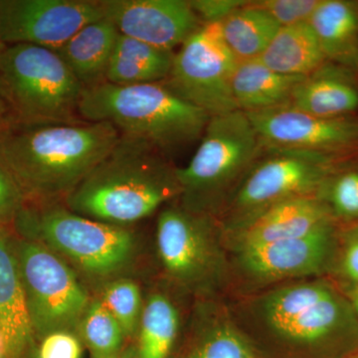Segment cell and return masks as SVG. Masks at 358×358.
<instances>
[{"mask_svg": "<svg viewBox=\"0 0 358 358\" xmlns=\"http://www.w3.org/2000/svg\"><path fill=\"white\" fill-rule=\"evenodd\" d=\"M121 138L107 122L11 124L0 133V155L23 195H69Z\"/></svg>", "mask_w": 358, "mask_h": 358, "instance_id": "cell-1", "label": "cell"}, {"mask_svg": "<svg viewBox=\"0 0 358 358\" xmlns=\"http://www.w3.org/2000/svg\"><path fill=\"white\" fill-rule=\"evenodd\" d=\"M243 326L275 343L346 358L358 352V317L345 294L320 280L275 287L241 308Z\"/></svg>", "mask_w": 358, "mask_h": 358, "instance_id": "cell-2", "label": "cell"}, {"mask_svg": "<svg viewBox=\"0 0 358 358\" xmlns=\"http://www.w3.org/2000/svg\"><path fill=\"white\" fill-rule=\"evenodd\" d=\"M176 169L147 141L121 134L113 150L67 196L71 210L122 225L148 217L180 195Z\"/></svg>", "mask_w": 358, "mask_h": 358, "instance_id": "cell-3", "label": "cell"}, {"mask_svg": "<svg viewBox=\"0 0 358 358\" xmlns=\"http://www.w3.org/2000/svg\"><path fill=\"white\" fill-rule=\"evenodd\" d=\"M79 115L86 122H110L121 134L147 141L166 157L200 140L210 120L164 82H103L85 88Z\"/></svg>", "mask_w": 358, "mask_h": 358, "instance_id": "cell-4", "label": "cell"}, {"mask_svg": "<svg viewBox=\"0 0 358 358\" xmlns=\"http://www.w3.org/2000/svg\"><path fill=\"white\" fill-rule=\"evenodd\" d=\"M84 89L56 51L31 44L0 49V94L13 124L83 121Z\"/></svg>", "mask_w": 358, "mask_h": 358, "instance_id": "cell-5", "label": "cell"}, {"mask_svg": "<svg viewBox=\"0 0 358 358\" xmlns=\"http://www.w3.org/2000/svg\"><path fill=\"white\" fill-rule=\"evenodd\" d=\"M262 150L243 110L211 117L192 159L176 171L183 207L209 215L222 208Z\"/></svg>", "mask_w": 358, "mask_h": 358, "instance_id": "cell-6", "label": "cell"}, {"mask_svg": "<svg viewBox=\"0 0 358 358\" xmlns=\"http://www.w3.org/2000/svg\"><path fill=\"white\" fill-rule=\"evenodd\" d=\"M237 186L227 202L230 227L264 209L296 197L317 195L334 173L329 155L268 150Z\"/></svg>", "mask_w": 358, "mask_h": 358, "instance_id": "cell-7", "label": "cell"}, {"mask_svg": "<svg viewBox=\"0 0 358 358\" xmlns=\"http://www.w3.org/2000/svg\"><path fill=\"white\" fill-rule=\"evenodd\" d=\"M237 60L224 41L219 23L201 26L174 53L164 83L209 117L238 110L232 94Z\"/></svg>", "mask_w": 358, "mask_h": 358, "instance_id": "cell-8", "label": "cell"}, {"mask_svg": "<svg viewBox=\"0 0 358 358\" xmlns=\"http://www.w3.org/2000/svg\"><path fill=\"white\" fill-rule=\"evenodd\" d=\"M18 263L33 329L59 331L86 313V292L58 257L38 245L23 244Z\"/></svg>", "mask_w": 358, "mask_h": 358, "instance_id": "cell-9", "label": "cell"}, {"mask_svg": "<svg viewBox=\"0 0 358 358\" xmlns=\"http://www.w3.org/2000/svg\"><path fill=\"white\" fill-rule=\"evenodd\" d=\"M157 248L167 272L189 285H210L223 277L225 260L209 214L171 207L157 220Z\"/></svg>", "mask_w": 358, "mask_h": 358, "instance_id": "cell-10", "label": "cell"}, {"mask_svg": "<svg viewBox=\"0 0 358 358\" xmlns=\"http://www.w3.org/2000/svg\"><path fill=\"white\" fill-rule=\"evenodd\" d=\"M37 229L46 243L95 274L119 270L133 254L134 237L128 230L65 209L45 210Z\"/></svg>", "mask_w": 358, "mask_h": 358, "instance_id": "cell-11", "label": "cell"}, {"mask_svg": "<svg viewBox=\"0 0 358 358\" xmlns=\"http://www.w3.org/2000/svg\"><path fill=\"white\" fill-rule=\"evenodd\" d=\"M101 18V0H0V44L58 51L84 26Z\"/></svg>", "mask_w": 358, "mask_h": 358, "instance_id": "cell-12", "label": "cell"}, {"mask_svg": "<svg viewBox=\"0 0 358 358\" xmlns=\"http://www.w3.org/2000/svg\"><path fill=\"white\" fill-rule=\"evenodd\" d=\"M253 124L261 147L267 150L329 155L358 145V121L350 117H322L282 106L245 113Z\"/></svg>", "mask_w": 358, "mask_h": 358, "instance_id": "cell-13", "label": "cell"}, {"mask_svg": "<svg viewBox=\"0 0 358 358\" xmlns=\"http://www.w3.org/2000/svg\"><path fill=\"white\" fill-rule=\"evenodd\" d=\"M334 221L306 236L237 250L242 274L259 284L307 279L322 274L336 250Z\"/></svg>", "mask_w": 358, "mask_h": 358, "instance_id": "cell-14", "label": "cell"}, {"mask_svg": "<svg viewBox=\"0 0 358 358\" xmlns=\"http://www.w3.org/2000/svg\"><path fill=\"white\" fill-rule=\"evenodd\" d=\"M120 34L157 48H179L201 26L189 0H101Z\"/></svg>", "mask_w": 358, "mask_h": 358, "instance_id": "cell-15", "label": "cell"}, {"mask_svg": "<svg viewBox=\"0 0 358 358\" xmlns=\"http://www.w3.org/2000/svg\"><path fill=\"white\" fill-rule=\"evenodd\" d=\"M334 218L317 195H308L272 205L230 229L237 251L306 236Z\"/></svg>", "mask_w": 358, "mask_h": 358, "instance_id": "cell-16", "label": "cell"}, {"mask_svg": "<svg viewBox=\"0 0 358 358\" xmlns=\"http://www.w3.org/2000/svg\"><path fill=\"white\" fill-rule=\"evenodd\" d=\"M289 105L317 117H350L358 109V83L353 71L327 61L301 80Z\"/></svg>", "mask_w": 358, "mask_h": 358, "instance_id": "cell-17", "label": "cell"}, {"mask_svg": "<svg viewBox=\"0 0 358 358\" xmlns=\"http://www.w3.org/2000/svg\"><path fill=\"white\" fill-rule=\"evenodd\" d=\"M329 62L358 69V2L320 0L308 20Z\"/></svg>", "mask_w": 358, "mask_h": 358, "instance_id": "cell-18", "label": "cell"}, {"mask_svg": "<svg viewBox=\"0 0 358 358\" xmlns=\"http://www.w3.org/2000/svg\"><path fill=\"white\" fill-rule=\"evenodd\" d=\"M120 33L106 18L84 26L57 53L85 88L105 82Z\"/></svg>", "mask_w": 358, "mask_h": 358, "instance_id": "cell-19", "label": "cell"}, {"mask_svg": "<svg viewBox=\"0 0 358 358\" xmlns=\"http://www.w3.org/2000/svg\"><path fill=\"white\" fill-rule=\"evenodd\" d=\"M305 77L291 76L270 69L259 59L237 62L232 94L238 110L258 112L291 103L296 87Z\"/></svg>", "mask_w": 358, "mask_h": 358, "instance_id": "cell-20", "label": "cell"}, {"mask_svg": "<svg viewBox=\"0 0 358 358\" xmlns=\"http://www.w3.org/2000/svg\"><path fill=\"white\" fill-rule=\"evenodd\" d=\"M32 331L20 263L0 237V334L4 350L17 355L31 341Z\"/></svg>", "mask_w": 358, "mask_h": 358, "instance_id": "cell-21", "label": "cell"}, {"mask_svg": "<svg viewBox=\"0 0 358 358\" xmlns=\"http://www.w3.org/2000/svg\"><path fill=\"white\" fill-rule=\"evenodd\" d=\"M174 52L120 34L105 82L129 86L166 81L173 68Z\"/></svg>", "mask_w": 358, "mask_h": 358, "instance_id": "cell-22", "label": "cell"}, {"mask_svg": "<svg viewBox=\"0 0 358 358\" xmlns=\"http://www.w3.org/2000/svg\"><path fill=\"white\" fill-rule=\"evenodd\" d=\"M259 60L275 72L301 77L312 74L327 61L308 22L280 28Z\"/></svg>", "mask_w": 358, "mask_h": 358, "instance_id": "cell-23", "label": "cell"}, {"mask_svg": "<svg viewBox=\"0 0 358 358\" xmlns=\"http://www.w3.org/2000/svg\"><path fill=\"white\" fill-rule=\"evenodd\" d=\"M219 24L224 41L237 62L260 58L281 28L253 1L236 9Z\"/></svg>", "mask_w": 358, "mask_h": 358, "instance_id": "cell-24", "label": "cell"}, {"mask_svg": "<svg viewBox=\"0 0 358 358\" xmlns=\"http://www.w3.org/2000/svg\"><path fill=\"white\" fill-rule=\"evenodd\" d=\"M178 326V312L173 301L164 294L150 296L141 317L140 357H169Z\"/></svg>", "mask_w": 358, "mask_h": 358, "instance_id": "cell-25", "label": "cell"}, {"mask_svg": "<svg viewBox=\"0 0 358 358\" xmlns=\"http://www.w3.org/2000/svg\"><path fill=\"white\" fill-rule=\"evenodd\" d=\"M210 326L188 358H258L250 339L232 320L219 317Z\"/></svg>", "mask_w": 358, "mask_h": 358, "instance_id": "cell-26", "label": "cell"}, {"mask_svg": "<svg viewBox=\"0 0 358 358\" xmlns=\"http://www.w3.org/2000/svg\"><path fill=\"white\" fill-rule=\"evenodd\" d=\"M83 334L95 358L117 357L124 336L117 320L100 301L92 303L85 313Z\"/></svg>", "mask_w": 358, "mask_h": 358, "instance_id": "cell-27", "label": "cell"}, {"mask_svg": "<svg viewBox=\"0 0 358 358\" xmlns=\"http://www.w3.org/2000/svg\"><path fill=\"white\" fill-rule=\"evenodd\" d=\"M334 217L358 219V169L331 174L317 193Z\"/></svg>", "mask_w": 358, "mask_h": 358, "instance_id": "cell-28", "label": "cell"}, {"mask_svg": "<svg viewBox=\"0 0 358 358\" xmlns=\"http://www.w3.org/2000/svg\"><path fill=\"white\" fill-rule=\"evenodd\" d=\"M103 305L114 315L124 336L133 333L138 324L141 308V292L131 281H119L106 289Z\"/></svg>", "mask_w": 358, "mask_h": 358, "instance_id": "cell-29", "label": "cell"}, {"mask_svg": "<svg viewBox=\"0 0 358 358\" xmlns=\"http://www.w3.org/2000/svg\"><path fill=\"white\" fill-rule=\"evenodd\" d=\"M320 0H256L257 6L267 11L280 26L308 22Z\"/></svg>", "mask_w": 358, "mask_h": 358, "instance_id": "cell-30", "label": "cell"}, {"mask_svg": "<svg viewBox=\"0 0 358 358\" xmlns=\"http://www.w3.org/2000/svg\"><path fill=\"white\" fill-rule=\"evenodd\" d=\"M24 197L20 185L0 155V221L13 216Z\"/></svg>", "mask_w": 358, "mask_h": 358, "instance_id": "cell-31", "label": "cell"}, {"mask_svg": "<svg viewBox=\"0 0 358 358\" xmlns=\"http://www.w3.org/2000/svg\"><path fill=\"white\" fill-rule=\"evenodd\" d=\"M82 355L80 341L63 331L47 334L39 348V358H82Z\"/></svg>", "mask_w": 358, "mask_h": 358, "instance_id": "cell-32", "label": "cell"}, {"mask_svg": "<svg viewBox=\"0 0 358 358\" xmlns=\"http://www.w3.org/2000/svg\"><path fill=\"white\" fill-rule=\"evenodd\" d=\"M247 2L246 0H189L190 6L202 23H220Z\"/></svg>", "mask_w": 358, "mask_h": 358, "instance_id": "cell-33", "label": "cell"}, {"mask_svg": "<svg viewBox=\"0 0 358 358\" xmlns=\"http://www.w3.org/2000/svg\"><path fill=\"white\" fill-rule=\"evenodd\" d=\"M339 270L348 284H358V227L346 234Z\"/></svg>", "mask_w": 358, "mask_h": 358, "instance_id": "cell-34", "label": "cell"}, {"mask_svg": "<svg viewBox=\"0 0 358 358\" xmlns=\"http://www.w3.org/2000/svg\"><path fill=\"white\" fill-rule=\"evenodd\" d=\"M341 292L345 294L346 298H348L350 303H352L353 310H355L358 317V284H348V287Z\"/></svg>", "mask_w": 358, "mask_h": 358, "instance_id": "cell-35", "label": "cell"}, {"mask_svg": "<svg viewBox=\"0 0 358 358\" xmlns=\"http://www.w3.org/2000/svg\"><path fill=\"white\" fill-rule=\"evenodd\" d=\"M11 124H13V121H11L10 115H9L1 94H0V133L4 131L7 127L10 126Z\"/></svg>", "mask_w": 358, "mask_h": 358, "instance_id": "cell-36", "label": "cell"}, {"mask_svg": "<svg viewBox=\"0 0 358 358\" xmlns=\"http://www.w3.org/2000/svg\"><path fill=\"white\" fill-rule=\"evenodd\" d=\"M3 352H6V350H4L3 341H2L1 334H0V358L2 357V355H3Z\"/></svg>", "mask_w": 358, "mask_h": 358, "instance_id": "cell-37", "label": "cell"}, {"mask_svg": "<svg viewBox=\"0 0 358 358\" xmlns=\"http://www.w3.org/2000/svg\"><path fill=\"white\" fill-rule=\"evenodd\" d=\"M346 358H358V352L353 353V355H350V357Z\"/></svg>", "mask_w": 358, "mask_h": 358, "instance_id": "cell-38", "label": "cell"}, {"mask_svg": "<svg viewBox=\"0 0 358 358\" xmlns=\"http://www.w3.org/2000/svg\"><path fill=\"white\" fill-rule=\"evenodd\" d=\"M2 46H4V45L0 44V49L2 48Z\"/></svg>", "mask_w": 358, "mask_h": 358, "instance_id": "cell-39", "label": "cell"}]
</instances>
